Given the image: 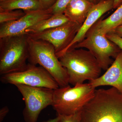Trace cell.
I'll list each match as a JSON object with an SVG mask.
<instances>
[{
	"mask_svg": "<svg viewBox=\"0 0 122 122\" xmlns=\"http://www.w3.org/2000/svg\"><path fill=\"white\" fill-rule=\"evenodd\" d=\"M80 122H122V92L114 87L96 89L81 111Z\"/></svg>",
	"mask_w": 122,
	"mask_h": 122,
	"instance_id": "cell-1",
	"label": "cell"
},
{
	"mask_svg": "<svg viewBox=\"0 0 122 122\" xmlns=\"http://www.w3.org/2000/svg\"><path fill=\"white\" fill-rule=\"evenodd\" d=\"M58 59L67 71L69 84L73 86L95 80L102 69L92 54L83 48H71Z\"/></svg>",
	"mask_w": 122,
	"mask_h": 122,
	"instance_id": "cell-2",
	"label": "cell"
},
{
	"mask_svg": "<svg viewBox=\"0 0 122 122\" xmlns=\"http://www.w3.org/2000/svg\"><path fill=\"white\" fill-rule=\"evenodd\" d=\"M28 41L29 63L39 65L43 67L52 76L59 87L69 85L67 71L61 65L52 45L45 41L34 39L28 35Z\"/></svg>",
	"mask_w": 122,
	"mask_h": 122,
	"instance_id": "cell-3",
	"label": "cell"
},
{
	"mask_svg": "<svg viewBox=\"0 0 122 122\" xmlns=\"http://www.w3.org/2000/svg\"><path fill=\"white\" fill-rule=\"evenodd\" d=\"M28 35L25 34L0 38V74L23 71L28 66Z\"/></svg>",
	"mask_w": 122,
	"mask_h": 122,
	"instance_id": "cell-4",
	"label": "cell"
},
{
	"mask_svg": "<svg viewBox=\"0 0 122 122\" xmlns=\"http://www.w3.org/2000/svg\"><path fill=\"white\" fill-rule=\"evenodd\" d=\"M96 88L89 83L54 90L52 106L57 115H70L81 112L94 95Z\"/></svg>",
	"mask_w": 122,
	"mask_h": 122,
	"instance_id": "cell-5",
	"label": "cell"
},
{
	"mask_svg": "<svg viewBox=\"0 0 122 122\" xmlns=\"http://www.w3.org/2000/svg\"><path fill=\"white\" fill-rule=\"evenodd\" d=\"M72 48H86L96 58L102 69L107 70L122 50L99 30L95 24L90 29L85 38Z\"/></svg>",
	"mask_w": 122,
	"mask_h": 122,
	"instance_id": "cell-6",
	"label": "cell"
},
{
	"mask_svg": "<svg viewBox=\"0 0 122 122\" xmlns=\"http://www.w3.org/2000/svg\"><path fill=\"white\" fill-rule=\"evenodd\" d=\"M15 86L22 95L25 102V106L22 115L25 122H37L42 111L52 106L54 90L20 84Z\"/></svg>",
	"mask_w": 122,
	"mask_h": 122,
	"instance_id": "cell-7",
	"label": "cell"
},
{
	"mask_svg": "<svg viewBox=\"0 0 122 122\" xmlns=\"http://www.w3.org/2000/svg\"><path fill=\"white\" fill-rule=\"evenodd\" d=\"M0 79L2 83L15 86L20 84L53 90L59 87L56 81L44 68L30 63L25 70L1 75Z\"/></svg>",
	"mask_w": 122,
	"mask_h": 122,
	"instance_id": "cell-8",
	"label": "cell"
},
{
	"mask_svg": "<svg viewBox=\"0 0 122 122\" xmlns=\"http://www.w3.org/2000/svg\"><path fill=\"white\" fill-rule=\"evenodd\" d=\"M81 25L69 21L61 25L36 33L26 34L32 38L50 43L56 54L63 50L73 39Z\"/></svg>",
	"mask_w": 122,
	"mask_h": 122,
	"instance_id": "cell-9",
	"label": "cell"
},
{
	"mask_svg": "<svg viewBox=\"0 0 122 122\" xmlns=\"http://www.w3.org/2000/svg\"><path fill=\"white\" fill-rule=\"evenodd\" d=\"M25 12L19 20L0 24V38L25 34L29 28L53 15L50 8Z\"/></svg>",
	"mask_w": 122,
	"mask_h": 122,
	"instance_id": "cell-10",
	"label": "cell"
},
{
	"mask_svg": "<svg viewBox=\"0 0 122 122\" xmlns=\"http://www.w3.org/2000/svg\"><path fill=\"white\" fill-rule=\"evenodd\" d=\"M113 9H114L113 0H102L97 4L94 5L74 38L63 50L56 54L57 57L59 58L67 50L82 41L85 38L87 32L96 24L100 18L103 14Z\"/></svg>",
	"mask_w": 122,
	"mask_h": 122,
	"instance_id": "cell-11",
	"label": "cell"
},
{
	"mask_svg": "<svg viewBox=\"0 0 122 122\" xmlns=\"http://www.w3.org/2000/svg\"><path fill=\"white\" fill-rule=\"evenodd\" d=\"M89 83L94 88L110 86L122 92V50L104 74Z\"/></svg>",
	"mask_w": 122,
	"mask_h": 122,
	"instance_id": "cell-12",
	"label": "cell"
},
{
	"mask_svg": "<svg viewBox=\"0 0 122 122\" xmlns=\"http://www.w3.org/2000/svg\"><path fill=\"white\" fill-rule=\"evenodd\" d=\"M94 5L89 0H71L63 14L70 21L81 26Z\"/></svg>",
	"mask_w": 122,
	"mask_h": 122,
	"instance_id": "cell-13",
	"label": "cell"
},
{
	"mask_svg": "<svg viewBox=\"0 0 122 122\" xmlns=\"http://www.w3.org/2000/svg\"><path fill=\"white\" fill-rule=\"evenodd\" d=\"M70 21L64 14H53L51 17L38 22L29 28L25 34L36 33L62 25Z\"/></svg>",
	"mask_w": 122,
	"mask_h": 122,
	"instance_id": "cell-14",
	"label": "cell"
},
{
	"mask_svg": "<svg viewBox=\"0 0 122 122\" xmlns=\"http://www.w3.org/2000/svg\"><path fill=\"white\" fill-rule=\"evenodd\" d=\"M42 9L39 0H5L0 2V10H19L27 12Z\"/></svg>",
	"mask_w": 122,
	"mask_h": 122,
	"instance_id": "cell-15",
	"label": "cell"
},
{
	"mask_svg": "<svg viewBox=\"0 0 122 122\" xmlns=\"http://www.w3.org/2000/svg\"><path fill=\"white\" fill-rule=\"evenodd\" d=\"M95 25L99 30L106 35L113 32L117 27L122 25V5L106 19L99 20Z\"/></svg>",
	"mask_w": 122,
	"mask_h": 122,
	"instance_id": "cell-16",
	"label": "cell"
},
{
	"mask_svg": "<svg viewBox=\"0 0 122 122\" xmlns=\"http://www.w3.org/2000/svg\"><path fill=\"white\" fill-rule=\"evenodd\" d=\"M25 13V11L19 10H0V24L19 20Z\"/></svg>",
	"mask_w": 122,
	"mask_h": 122,
	"instance_id": "cell-17",
	"label": "cell"
},
{
	"mask_svg": "<svg viewBox=\"0 0 122 122\" xmlns=\"http://www.w3.org/2000/svg\"><path fill=\"white\" fill-rule=\"evenodd\" d=\"M71 0H57L52 7L50 8L52 14H63L68 4Z\"/></svg>",
	"mask_w": 122,
	"mask_h": 122,
	"instance_id": "cell-18",
	"label": "cell"
},
{
	"mask_svg": "<svg viewBox=\"0 0 122 122\" xmlns=\"http://www.w3.org/2000/svg\"><path fill=\"white\" fill-rule=\"evenodd\" d=\"M58 116L57 122H80L81 111L70 115H57Z\"/></svg>",
	"mask_w": 122,
	"mask_h": 122,
	"instance_id": "cell-19",
	"label": "cell"
},
{
	"mask_svg": "<svg viewBox=\"0 0 122 122\" xmlns=\"http://www.w3.org/2000/svg\"><path fill=\"white\" fill-rule=\"evenodd\" d=\"M106 36L108 39L116 44L122 50V37L114 33L107 34Z\"/></svg>",
	"mask_w": 122,
	"mask_h": 122,
	"instance_id": "cell-20",
	"label": "cell"
},
{
	"mask_svg": "<svg viewBox=\"0 0 122 122\" xmlns=\"http://www.w3.org/2000/svg\"><path fill=\"white\" fill-rule=\"evenodd\" d=\"M42 9H48L52 7L57 0H39Z\"/></svg>",
	"mask_w": 122,
	"mask_h": 122,
	"instance_id": "cell-21",
	"label": "cell"
},
{
	"mask_svg": "<svg viewBox=\"0 0 122 122\" xmlns=\"http://www.w3.org/2000/svg\"><path fill=\"white\" fill-rule=\"evenodd\" d=\"M9 109L7 106L3 107L0 110V122H1L9 113Z\"/></svg>",
	"mask_w": 122,
	"mask_h": 122,
	"instance_id": "cell-22",
	"label": "cell"
},
{
	"mask_svg": "<svg viewBox=\"0 0 122 122\" xmlns=\"http://www.w3.org/2000/svg\"><path fill=\"white\" fill-rule=\"evenodd\" d=\"M120 37H122V25L117 27L113 32Z\"/></svg>",
	"mask_w": 122,
	"mask_h": 122,
	"instance_id": "cell-23",
	"label": "cell"
},
{
	"mask_svg": "<svg viewBox=\"0 0 122 122\" xmlns=\"http://www.w3.org/2000/svg\"><path fill=\"white\" fill-rule=\"evenodd\" d=\"M114 9H116L122 5V0H113Z\"/></svg>",
	"mask_w": 122,
	"mask_h": 122,
	"instance_id": "cell-24",
	"label": "cell"
},
{
	"mask_svg": "<svg viewBox=\"0 0 122 122\" xmlns=\"http://www.w3.org/2000/svg\"><path fill=\"white\" fill-rule=\"evenodd\" d=\"M58 120V116H57L55 118L50 119L46 121H45L42 122H57Z\"/></svg>",
	"mask_w": 122,
	"mask_h": 122,
	"instance_id": "cell-25",
	"label": "cell"
},
{
	"mask_svg": "<svg viewBox=\"0 0 122 122\" xmlns=\"http://www.w3.org/2000/svg\"><path fill=\"white\" fill-rule=\"evenodd\" d=\"M89 0L92 3H93V4L95 5L97 4L98 2H100L102 0Z\"/></svg>",
	"mask_w": 122,
	"mask_h": 122,
	"instance_id": "cell-26",
	"label": "cell"
},
{
	"mask_svg": "<svg viewBox=\"0 0 122 122\" xmlns=\"http://www.w3.org/2000/svg\"><path fill=\"white\" fill-rule=\"evenodd\" d=\"M0 0V1H2L5 0Z\"/></svg>",
	"mask_w": 122,
	"mask_h": 122,
	"instance_id": "cell-27",
	"label": "cell"
},
{
	"mask_svg": "<svg viewBox=\"0 0 122 122\" xmlns=\"http://www.w3.org/2000/svg\"></svg>",
	"mask_w": 122,
	"mask_h": 122,
	"instance_id": "cell-28",
	"label": "cell"
}]
</instances>
